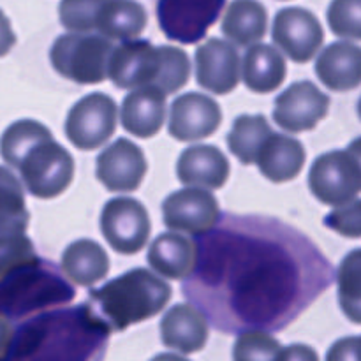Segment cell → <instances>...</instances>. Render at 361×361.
I'll return each mask as SVG.
<instances>
[{
	"mask_svg": "<svg viewBox=\"0 0 361 361\" xmlns=\"http://www.w3.org/2000/svg\"><path fill=\"white\" fill-rule=\"evenodd\" d=\"M358 115H360V118H361V97H360V101H358Z\"/></svg>",
	"mask_w": 361,
	"mask_h": 361,
	"instance_id": "44",
	"label": "cell"
},
{
	"mask_svg": "<svg viewBox=\"0 0 361 361\" xmlns=\"http://www.w3.org/2000/svg\"><path fill=\"white\" fill-rule=\"evenodd\" d=\"M348 152L355 157V161L358 162L360 171H361V137H356L355 141H351V145L348 147Z\"/></svg>",
	"mask_w": 361,
	"mask_h": 361,
	"instance_id": "42",
	"label": "cell"
},
{
	"mask_svg": "<svg viewBox=\"0 0 361 361\" xmlns=\"http://www.w3.org/2000/svg\"><path fill=\"white\" fill-rule=\"evenodd\" d=\"M49 136H51V130L44 123L30 118L18 120L4 130L2 137H0V155L11 168L16 169L25 152L34 147L37 141Z\"/></svg>",
	"mask_w": 361,
	"mask_h": 361,
	"instance_id": "30",
	"label": "cell"
},
{
	"mask_svg": "<svg viewBox=\"0 0 361 361\" xmlns=\"http://www.w3.org/2000/svg\"><path fill=\"white\" fill-rule=\"evenodd\" d=\"M277 361H319V356L310 345L291 344L288 348H282Z\"/></svg>",
	"mask_w": 361,
	"mask_h": 361,
	"instance_id": "39",
	"label": "cell"
},
{
	"mask_svg": "<svg viewBox=\"0 0 361 361\" xmlns=\"http://www.w3.org/2000/svg\"><path fill=\"white\" fill-rule=\"evenodd\" d=\"M309 187L324 204L338 207L355 200L361 190L358 162L348 150H334L314 161L309 171Z\"/></svg>",
	"mask_w": 361,
	"mask_h": 361,
	"instance_id": "9",
	"label": "cell"
},
{
	"mask_svg": "<svg viewBox=\"0 0 361 361\" xmlns=\"http://www.w3.org/2000/svg\"><path fill=\"white\" fill-rule=\"evenodd\" d=\"M0 215L30 219L20 180L11 169L4 166H0Z\"/></svg>",
	"mask_w": 361,
	"mask_h": 361,
	"instance_id": "36",
	"label": "cell"
},
{
	"mask_svg": "<svg viewBox=\"0 0 361 361\" xmlns=\"http://www.w3.org/2000/svg\"><path fill=\"white\" fill-rule=\"evenodd\" d=\"M316 74L324 87L348 92L361 85V48L349 41L331 42L316 60Z\"/></svg>",
	"mask_w": 361,
	"mask_h": 361,
	"instance_id": "21",
	"label": "cell"
},
{
	"mask_svg": "<svg viewBox=\"0 0 361 361\" xmlns=\"http://www.w3.org/2000/svg\"><path fill=\"white\" fill-rule=\"evenodd\" d=\"M176 175L187 187L221 189L229 178V161L214 145H192L180 155Z\"/></svg>",
	"mask_w": 361,
	"mask_h": 361,
	"instance_id": "19",
	"label": "cell"
},
{
	"mask_svg": "<svg viewBox=\"0 0 361 361\" xmlns=\"http://www.w3.org/2000/svg\"><path fill=\"white\" fill-rule=\"evenodd\" d=\"M162 66L161 46H152L145 39H130L115 46L109 59L108 76L116 88L157 87Z\"/></svg>",
	"mask_w": 361,
	"mask_h": 361,
	"instance_id": "11",
	"label": "cell"
},
{
	"mask_svg": "<svg viewBox=\"0 0 361 361\" xmlns=\"http://www.w3.org/2000/svg\"><path fill=\"white\" fill-rule=\"evenodd\" d=\"M226 0H157V21L166 37L196 44L221 18Z\"/></svg>",
	"mask_w": 361,
	"mask_h": 361,
	"instance_id": "7",
	"label": "cell"
},
{
	"mask_svg": "<svg viewBox=\"0 0 361 361\" xmlns=\"http://www.w3.org/2000/svg\"><path fill=\"white\" fill-rule=\"evenodd\" d=\"M274 133L263 115H240L228 134L229 152L242 164H254L267 137Z\"/></svg>",
	"mask_w": 361,
	"mask_h": 361,
	"instance_id": "29",
	"label": "cell"
},
{
	"mask_svg": "<svg viewBox=\"0 0 361 361\" xmlns=\"http://www.w3.org/2000/svg\"><path fill=\"white\" fill-rule=\"evenodd\" d=\"M113 49L115 44L104 35L73 32L56 37L49 60L60 76L80 85H97L108 78Z\"/></svg>",
	"mask_w": 361,
	"mask_h": 361,
	"instance_id": "5",
	"label": "cell"
},
{
	"mask_svg": "<svg viewBox=\"0 0 361 361\" xmlns=\"http://www.w3.org/2000/svg\"><path fill=\"white\" fill-rule=\"evenodd\" d=\"M147 11L134 0H108L97 20L99 32L111 41H130L147 27Z\"/></svg>",
	"mask_w": 361,
	"mask_h": 361,
	"instance_id": "27",
	"label": "cell"
},
{
	"mask_svg": "<svg viewBox=\"0 0 361 361\" xmlns=\"http://www.w3.org/2000/svg\"><path fill=\"white\" fill-rule=\"evenodd\" d=\"M147 159L143 150L127 137H118L115 143L99 154L97 180L111 192H133L147 175Z\"/></svg>",
	"mask_w": 361,
	"mask_h": 361,
	"instance_id": "15",
	"label": "cell"
},
{
	"mask_svg": "<svg viewBox=\"0 0 361 361\" xmlns=\"http://www.w3.org/2000/svg\"><path fill=\"white\" fill-rule=\"evenodd\" d=\"M168 95L154 85L134 88L126 95L120 109V120L127 133L148 140L162 129L166 120Z\"/></svg>",
	"mask_w": 361,
	"mask_h": 361,
	"instance_id": "18",
	"label": "cell"
},
{
	"mask_svg": "<svg viewBox=\"0 0 361 361\" xmlns=\"http://www.w3.org/2000/svg\"><path fill=\"white\" fill-rule=\"evenodd\" d=\"M194 62L197 83L212 94L226 95L240 83V53L224 39H208L197 48Z\"/></svg>",
	"mask_w": 361,
	"mask_h": 361,
	"instance_id": "17",
	"label": "cell"
},
{
	"mask_svg": "<svg viewBox=\"0 0 361 361\" xmlns=\"http://www.w3.org/2000/svg\"><path fill=\"white\" fill-rule=\"evenodd\" d=\"M243 83L256 94H270L286 80V60L274 46L254 44L243 55Z\"/></svg>",
	"mask_w": 361,
	"mask_h": 361,
	"instance_id": "24",
	"label": "cell"
},
{
	"mask_svg": "<svg viewBox=\"0 0 361 361\" xmlns=\"http://www.w3.org/2000/svg\"><path fill=\"white\" fill-rule=\"evenodd\" d=\"M27 228L28 219L0 215V279L37 257Z\"/></svg>",
	"mask_w": 361,
	"mask_h": 361,
	"instance_id": "28",
	"label": "cell"
},
{
	"mask_svg": "<svg viewBox=\"0 0 361 361\" xmlns=\"http://www.w3.org/2000/svg\"><path fill=\"white\" fill-rule=\"evenodd\" d=\"M281 342L264 330L243 331L233 348V361H277Z\"/></svg>",
	"mask_w": 361,
	"mask_h": 361,
	"instance_id": "32",
	"label": "cell"
},
{
	"mask_svg": "<svg viewBox=\"0 0 361 361\" xmlns=\"http://www.w3.org/2000/svg\"><path fill=\"white\" fill-rule=\"evenodd\" d=\"M14 44H16V34L13 32L9 18L0 11V56L7 55Z\"/></svg>",
	"mask_w": 361,
	"mask_h": 361,
	"instance_id": "40",
	"label": "cell"
},
{
	"mask_svg": "<svg viewBox=\"0 0 361 361\" xmlns=\"http://www.w3.org/2000/svg\"><path fill=\"white\" fill-rule=\"evenodd\" d=\"M162 344L182 355L197 353L208 342V321L194 305L178 303L161 321Z\"/></svg>",
	"mask_w": 361,
	"mask_h": 361,
	"instance_id": "20",
	"label": "cell"
},
{
	"mask_svg": "<svg viewBox=\"0 0 361 361\" xmlns=\"http://www.w3.org/2000/svg\"><path fill=\"white\" fill-rule=\"evenodd\" d=\"M254 164H257L270 182H289L296 178L305 166V148L296 137L274 130L261 147Z\"/></svg>",
	"mask_w": 361,
	"mask_h": 361,
	"instance_id": "22",
	"label": "cell"
},
{
	"mask_svg": "<svg viewBox=\"0 0 361 361\" xmlns=\"http://www.w3.org/2000/svg\"><path fill=\"white\" fill-rule=\"evenodd\" d=\"M147 208L134 197H115L101 212V231L113 250L126 256L137 254L150 236Z\"/></svg>",
	"mask_w": 361,
	"mask_h": 361,
	"instance_id": "8",
	"label": "cell"
},
{
	"mask_svg": "<svg viewBox=\"0 0 361 361\" xmlns=\"http://www.w3.org/2000/svg\"><path fill=\"white\" fill-rule=\"evenodd\" d=\"M171 300V286L147 268H134L88 291V307L111 331L157 316Z\"/></svg>",
	"mask_w": 361,
	"mask_h": 361,
	"instance_id": "3",
	"label": "cell"
},
{
	"mask_svg": "<svg viewBox=\"0 0 361 361\" xmlns=\"http://www.w3.org/2000/svg\"><path fill=\"white\" fill-rule=\"evenodd\" d=\"M326 361H361V335L345 337L328 349Z\"/></svg>",
	"mask_w": 361,
	"mask_h": 361,
	"instance_id": "38",
	"label": "cell"
},
{
	"mask_svg": "<svg viewBox=\"0 0 361 361\" xmlns=\"http://www.w3.org/2000/svg\"><path fill=\"white\" fill-rule=\"evenodd\" d=\"M221 208L210 190L187 187L169 194L162 203L164 224L173 231H185L189 235H203L210 231L219 221Z\"/></svg>",
	"mask_w": 361,
	"mask_h": 361,
	"instance_id": "13",
	"label": "cell"
},
{
	"mask_svg": "<svg viewBox=\"0 0 361 361\" xmlns=\"http://www.w3.org/2000/svg\"><path fill=\"white\" fill-rule=\"evenodd\" d=\"M271 37L282 53L298 63L316 56L324 41V30L316 14L303 7H284L275 14Z\"/></svg>",
	"mask_w": 361,
	"mask_h": 361,
	"instance_id": "12",
	"label": "cell"
},
{
	"mask_svg": "<svg viewBox=\"0 0 361 361\" xmlns=\"http://www.w3.org/2000/svg\"><path fill=\"white\" fill-rule=\"evenodd\" d=\"M150 361H190L180 355H173V353H162V355L154 356Z\"/></svg>",
	"mask_w": 361,
	"mask_h": 361,
	"instance_id": "43",
	"label": "cell"
},
{
	"mask_svg": "<svg viewBox=\"0 0 361 361\" xmlns=\"http://www.w3.org/2000/svg\"><path fill=\"white\" fill-rule=\"evenodd\" d=\"M109 334L88 303L49 309L14 330L2 361H101Z\"/></svg>",
	"mask_w": 361,
	"mask_h": 361,
	"instance_id": "2",
	"label": "cell"
},
{
	"mask_svg": "<svg viewBox=\"0 0 361 361\" xmlns=\"http://www.w3.org/2000/svg\"><path fill=\"white\" fill-rule=\"evenodd\" d=\"M182 293L217 330L281 331L334 282L316 243L267 215H219Z\"/></svg>",
	"mask_w": 361,
	"mask_h": 361,
	"instance_id": "1",
	"label": "cell"
},
{
	"mask_svg": "<svg viewBox=\"0 0 361 361\" xmlns=\"http://www.w3.org/2000/svg\"><path fill=\"white\" fill-rule=\"evenodd\" d=\"M162 66L159 74L157 88L166 95L175 94L187 85L190 78V60L183 49L175 46H161Z\"/></svg>",
	"mask_w": 361,
	"mask_h": 361,
	"instance_id": "33",
	"label": "cell"
},
{
	"mask_svg": "<svg viewBox=\"0 0 361 361\" xmlns=\"http://www.w3.org/2000/svg\"><path fill=\"white\" fill-rule=\"evenodd\" d=\"M76 289L63 279L55 263L35 257L0 279V316L23 321L32 314L71 303Z\"/></svg>",
	"mask_w": 361,
	"mask_h": 361,
	"instance_id": "4",
	"label": "cell"
},
{
	"mask_svg": "<svg viewBox=\"0 0 361 361\" xmlns=\"http://www.w3.org/2000/svg\"><path fill=\"white\" fill-rule=\"evenodd\" d=\"M326 18L335 35L361 41V0H331Z\"/></svg>",
	"mask_w": 361,
	"mask_h": 361,
	"instance_id": "35",
	"label": "cell"
},
{
	"mask_svg": "<svg viewBox=\"0 0 361 361\" xmlns=\"http://www.w3.org/2000/svg\"><path fill=\"white\" fill-rule=\"evenodd\" d=\"M196 242L180 233H162L152 242L148 263L171 281H185L196 267Z\"/></svg>",
	"mask_w": 361,
	"mask_h": 361,
	"instance_id": "23",
	"label": "cell"
},
{
	"mask_svg": "<svg viewBox=\"0 0 361 361\" xmlns=\"http://www.w3.org/2000/svg\"><path fill=\"white\" fill-rule=\"evenodd\" d=\"M28 192L41 200L60 196L74 176V159L53 136L37 141L16 166Z\"/></svg>",
	"mask_w": 361,
	"mask_h": 361,
	"instance_id": "6",
	"label": "cell"
},
{
	"mask_svg": "<svg viewBox=\"0 0 361 361\" xmlns=\"http://www.w3.org/2000/svg\"><path fill=\"white\" fill-rule=\"evenodd\" d=\"M106 2L108 0H62L59 6L60 23L71 32L95 30Z\"/></svg>",
	"mask_w": 361,
	"mask_h": 361,
	"instance_id": "34",
	"label": "cell"
},
{
	"mask_svg": "<svg viewBox=\"0 0 361 361\" xmlns=\"http://www.w3.org/2000/svg\"><path fill=\"white\" fill-rule=\"evenodd\" d=\"M14 328L7 317L0 316V361L6 358L7 349H9L11 338H13Z\"/></svg>",
	"mask_w": 361,
	"mask_h": 361,
	"instance_id": "41",
	"label": "cell"
},
{
	"mask_svg": "<svg viewBox=\"0 0 361 361\" xmlns=\"http://www.w3.org/2000/svg\"><path fill=\"white\" fill-rule=\"evenodd\" d=\"M116 129V102L102 92L85 95L71 108L66 136L80 150L102 147Z\"/></svg>",
	"mask_w": 361,
	"mask_h": 361,
	"instance_id": "10",
	"label": "cell"
},
{
	"mask_svg": "<svg viewBox=\"0 0 361 361\" xmlns=\"http://www.w3.org/2000/svg\"><path fill=\"white\" fill-rule=\"evenodd\" d=\"M62 271L74 284L90 288L108 275L109 257L94 240H76L62 254Z\"/></svg>",
	"mask_w": 361,
	"mask_h": 361,
	"instance_id": "25",
	"label": "cell"
},
{
	"mask_svg": "<svg viewBox=\"0 0 361 361\" xmlns=\"http://www.w3.org/2000/svg\"><path fill=\"white\" fill-rule=\"evenodd\" d=\"M222 122V109L208 95L187 92L173 101L168 130L178 141H200L212 136Z\"/></svg>",
	"mask_w": 361,
	"mask_h": 361,
	"instance_id": "16",
	"label": "cell"
},
{
	"mask_svg": "<svg viewBox=\"0 0 361 361\" xmlns=\"http://www.w3.org/2000/svg\"><path fill=\"white\" fill-rule=\"evenodd\" d=\"M330 97L312 81H296L275 99L274 120L289 133L310 130L328 115Z\"/></svg>",
	"mask_w": 361,
	"mask_h": 361,
	"instance_id": "14",
	"label": "cell"
},
{
	"mask_svg": "<svg viewBox=\"0 0 361 361\" xmlns=\"http://www.w3.org/2000/svg\"><path fill=\"white\" fill-rule=\"evenodd\" d=\"M338 303L349 321L361 324V249L342 259L337 271Z\"/></svg>",
	"mask_w": 361,
	"mask_h": 361,
	"instance_id": "31",
	"label": "cell"
},
{
	"mask_svg": "<svg viewBox=\"0 0 361 361\" xmlns=\"http://www.w3.org/2000/svg\"><path fill=\"white\" fill-rule=\"evenodd\" d=\"M324 226L345 238H361V200L338 204L324 217Z\"/></svg>",
	"mask_w": 361,
	"mask_h": 361,
	"instance_id": "37",
	"label": "cell"
},
{
	"mask_svg": "<svg viewBox=\"0 0 361 361\" xmlns=\"http://www.w3.org/2000/svg\"><path fill=\"white\" fill-rule=\"evenodd\" d=\"M268 30V11L259 0H233L222 18V34L236 46L261 41Z\"/></svg>",
	"mask_w": 361,
	"mask_h": 361,
	"instance_id": "26",
	"label": "cell"
}]
</instances>
